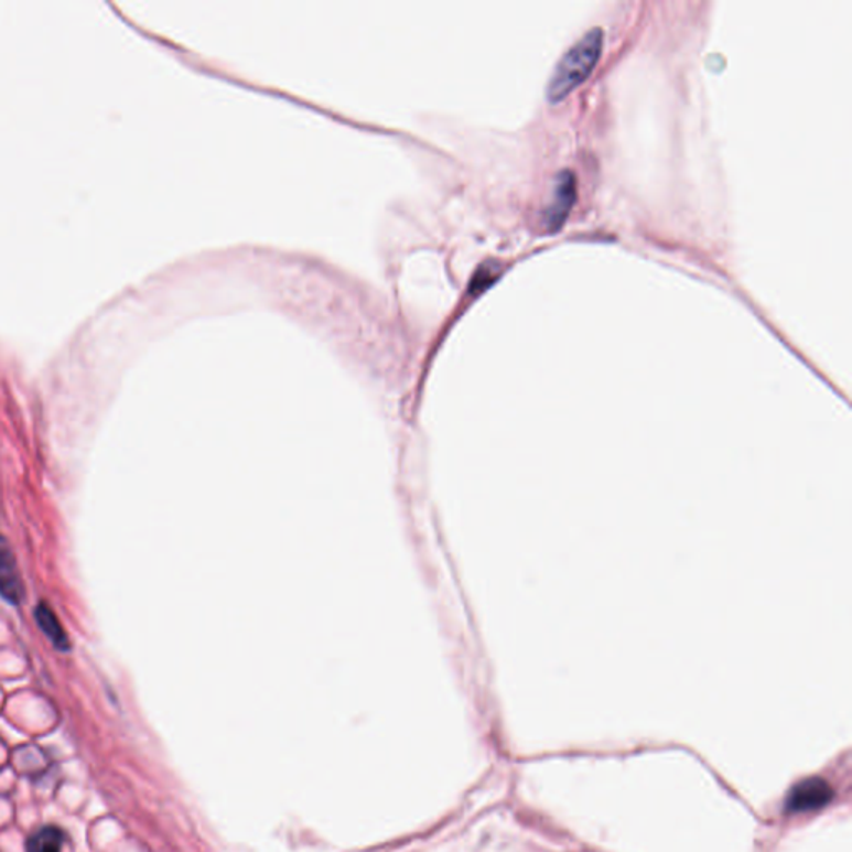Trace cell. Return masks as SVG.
Listing matches in <instances>:
<instances>
[{
    "label": "cell",
    "instance_id": "obj_1",
    "mask_svg": "<svg viewBox=\"0 0 852 852\" xmlns=\"http://www.w3.org/2000/svg\"><path fill=\"white\" fill-rule=\"evenodd\" d=\"M603 39H605V32H603L602 28L590 29L561 57L547 87V99L551 104H558L567 99L573 90H576L590 77L594 65L602 57Z\"/></svg>",
    "mask_w": 852,
    "mask_h": 852
},
{
    "label": "cell",
    "instance_id": "obj_2",
    "mask_svg": "<svg viewBox=\"0 0 852 852\" xmlns=\"http://www.w3.org/2000/svg\"><path fill=\"white\" fill-rule=\"evenodd\" d=\"M576 202V177L571 170H563L554 179L551 202L543 214V227L548 234H554L563 227Z\"/></svg>",
    "mask_w": 852,
    "mask_h": 852
},
{
    "label": "cell",
    "instance_id": "obj_3",
    "mask_svg": "<svg viewBox=\"0 0 852 852\" xmlns=\"http://www.w3.org/2000/svg\"><path fill=\"white\" fill-rule=\"evenodd\" d=\"M834 791L831 785L822 778H808L799 783L789 792V812L818 811L831 802Z\"/></svg>",
    "mask_w": 852,
    "mask_h": 852
},
{
    "label": "cell",
    "instance_id": "obj_4",
    "mask_svg": "<svg viewBox=\"0 0 852 852\" xmlns=\"http://www.w3.org/2000/svg\"><path fill=\"white\" fill-rule=\"evenodd\" d=\"M0 596L11 605H21L24 600L21 571L14 551L4 537H0Z\"/></svg>",
    "mask_w": 852,
    "mask_h": 852
},
{
    "label": "cell",
    "instance_id": "obj_5",
    "mask_svg": "<svg viewBox=\"0 0 852 852\" xmlns=\"http://www.w3.org/2000/svg\"><path fill=\"white\" fill-rule=\"evenodd\" d=\"M35 619H37L39 628L44 632V635L47 636L48 641H51L55 648L61 649V651H67V649L71 648V646H68L71 643H68L67 635H65L61 622H58L55 613L52 612L45 603H41V605L37 606V610H35Z\"/></svg>",
    "mask_w": 852,
    "mask_h": 852
},
{
    "label": "cell",
    "instance_id": "obj_6",
    "mask_svg": "<svg viewBox=\"0 0 852 852\" xmlns=\"http://www.w3.org/2000/svg\"><path fill=\"white\" fill-rule=\"evenodd\" d=\"M65 834L55 826H45L28 839V852H62Z\"/></svg>",
    "mask_w": 852,
    "mask_h": 852
}]
</instances>
